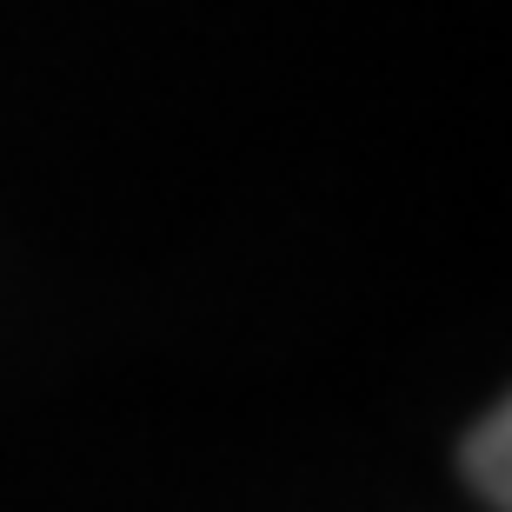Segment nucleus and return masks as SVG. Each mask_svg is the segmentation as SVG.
I'll list each match as a JSON object with an SVG mask.
<instances>
[{
	"label": "nucleus",
	"mask_w": 512,
	"mask_h": 512,
	"mask_svg": "<svg viewBox=\"0 0 512 512\" xmlns=\"http://www.w3.org/2000/svg\"><path fill=\"white\" fill-rule=\"evenodd\" d=\"M466 479L479 486V499L499 512H512V399H499L479 419V433L466 439Z\"/></svg>",
	"instance_id": "1"
}]
</instances>
